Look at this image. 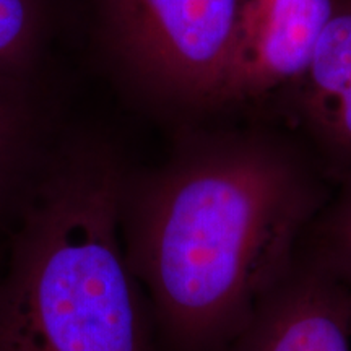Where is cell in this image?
<instances>
[{"label": "cell", "instance_id": "6", "mask_svg": "<svg viewBox=\"0 0 351 351\" xmlns=\"http://www.w3.org/2000/svg\"><path fill=\"white\" fill-rule=\"evenodd\" d=\"M223 351H351V295L296 254Z\"/></svg>", "mask_w": 351, "mask_h": 351}, {"label": "cell", "instance_id": "5", "mask_svg": "<svg viewBox=\"0 0 351 351\" xmlns=\"http://www.w3.org/2000/svg\"><path fill=\"white\" fill-rule=\"evenodd\" d=\"M269 119L300 135L333 187L351 181V0H333L304 75L275 101Z\"/></svg>", "mask_w": 351, "mask_h": 351}, {"label": "cell", "instance_id": "9", "mask_svg": "<svg viewBox=\"0 0 351 351\" xmlns=\"http://www.w3.org/2000/svg\"><path fill=\"white\" fill-rule=\"evenodd\" d=\"M298 257L351 295V181L335 187L302 236Z\"/></svg>", "mask_w": 351, "mask_h": 351}, {"label": "cell", "instance_id": "4", "mask_svg": "<svg viewBox=\"0 0 351 351\" xmlns=\"http://www.w3.org/2000/svg\"><path fill=\"white\" fill-rule=\"evenodd\" d=\"M333 0H247L225 88V117L269 119L276 99L304 75Z\"/></svg>", "mask_w": 351, "mask_h": 351}, {"label": "cell", "instance_id": "8", "mask_svg": "<svg viewBox=\"0 0 351 351\" xmlns=\"http://www.w3.org/2000/svg\"><path fill=\"white\" fill-rule=\"evenodd\" d=\"M77 38L75 0H0V75L59 82V51Z\"/></svg>", "mask_w": 351, "mask_h": 351}, {"label": "cell", "instance_id": "2", "mask_svg": "<svg viewBox=\"0 0 351 351\" xmlns=\"http://www.w3.org/2000/svg\"><path fill=\"white\" fill-rule=\"evenodd\" d=\"M134 163L116 130L70 117L15 219L0 276V351H156L121 238Z\"/></svg>", "mask_w": 351, "mask_h": 351}, {"label": "cell", "instance_id": "3", "mask_svg": "<svg viewBox=\"0 0 351 351\" xmlns=\"http://www.w3.org/2000/svg\"><path fill=\"white\" fill-rule=\"evenodd\" d=\"M247 0H75L86 62L127 108L171 134L226 121Z\"/></svg>", "mask_w": 351, "mask_h": 351}, {"label": "cell", "instance_id": "1", "mask_svg": "<svg viewBox=\"0 0 351 351\" xmlns=\"http://www.w3.org/2000/svg\"><path fill=\"white\" fill-rule=\"evenodd\" d=\"M333 191L300 135L269 119L176 130L161 163L132 166L121 238L163 350H225Z\"/></svg>", "mask_w": 351, "mask_h": 351}, {"label": "cell", "instance_id": "7", "mask_svg": "<svg viewBox=\"0 0 351 351\" xmlns=\"http://www.w3.org/2000/svg\"><path fill=\"white\" fill-rule=\"evenodd\" d=\"M67 88L0 75V225L19 218L70 121Z\"/></svg>", "mask_w": 351, "mask_h": 351}]
</instances>
